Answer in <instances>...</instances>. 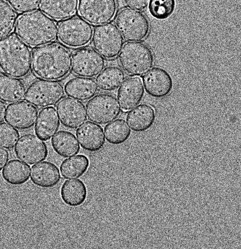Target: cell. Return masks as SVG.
Listing matches in <instances>:
<instances>
[{
	"label": "cell",
	"instance_id": "cell-1",
	"mask_svg": "<svg viewBox=\"0 0 241 249\" xmlns=\"http://www.w3.org/2000/svg\"><path fill=\"white\" fill-rule=\"evenodd\" d=\"M72 54L60 44H49L40 47L32 53V68L41 79L60 80L71 71Z\"/></svg>",
	"mask_w": 241,
	"mask_h": 249
},
{
	"label": "cell",
	"instance_id": "cell-2",
	"mask_svg": "<svg viewBox=\"0 0 241 249\" xmlns=\"http://www.w3.org/2000/svg\"><path fill=\"white\" fill-rule=\"evenodd\" d=\"M18 37L32 48L51 44L58 37V26L43 12L34 11L20 16L16 24Z\"/></svg>",
	"mask_w": 241,
	"mask_h": 249
},
{
	"label": "cell",
	"instance_id": "cell-3",
	"mask_svg": "<svg viewBox=\"0 0 241 249\" xmlns=\"http://www.w3.org/2000/svg\"><path fill=\"white\" fill-rule=\"evenodd\" d=\"M31 68V51L18 36L12 35L0 40V69L4 73L22 78Z\"/></svg>",
	"mask_w": 241,
	"mask_h": 249
},
{
	"label": "cell",
	"instance_id": "cell-4",
	"mask_svg": "<svg viewBox=\"0 0 241 249\" xmlns=\"http://www.w3.org/2000/svg\"><path fill=\"white\" fill-rule=\"evenodd\" d=\"M118 60L124 71L132 76L145 75L154 64L152 51L141 42L127 43L122 48Z\"/></svg>",
	"mask_w": 241,
	"mask_h": 249
},
{
	"label": "cell",
	"instance_id": "cell-5",
	"mask_svg": "<svg viewBox=\"0 0 241 249\" xmlns=\"http://www.w3.org/2000/svg\"><path fill=\"white\" fill-rule=\"evenodd\" d=\"M116 25L124 38L130 42L143 41L150 31V24L146 16L140 11L130 9L119 12Z\"/></svg>",
	"mask_w": 241,
	"mask_h": 249
},
{
	"label": "cell",
	"instance_id": "cell-6",
	"mask_svg": "<svg viewBox=\"0 0 241 249\" xmlns=\"http://www.w3.org/2000/svg\"><path fill=\"white\" fill-rule=\"evenodd\" d=\"M93 34L91 24L83 18H69L60 22L58 25L60 42L69 48H80L87 46L92 39Z\"/></svg>",
	"mask_w": 241,
	"mask_h": 249
},
{
	"label": "cell",
	"instance_id": "cell-7",
	"mask_svg": "<svg viewBox=\"0 0 241 249\" xmlns=\"http://www.w3.org/2000/svg\"><path fill=\"white\" fill-rule=\"evenodd\" d=\"M65 95L63 85L55 80H38L27 89L25 99L35 107L42 108L58 104Z\"/></svg>",
	"mask_w": 241,
	"mask_h": 249
},
{
	"label": "cell",
	"instance_id": "cell-8",
	"mask_svg": "<svg viewBox=\"0 0 241 249\" xmlns=\"http://www.w3.org/2000/svg\"><path fill=\"white\" fill-rule=\"evenodd\" d=\"M92 39L96 51L109 59L119 55L124 44L123 36L112 23L97 25L94 29Z\"/></svg>",
	"mask_w": 241,
	"mask_h": 249
},
{
	"label": "cell",
	"instance_id": "cell-9",
	"mask_svg": "<svg viewBox=\"0 0 241 249\" xmlns=\"http://www.w3.org/2000/svg\"><path fill=\"white\" fill-rule=\"evenodd\" d=\"M86 111L89 120L101 125L115 121L121 112L116 97L108 93L93 97L87 104Z\"/></svg>",
	"mask_w": 241,
	"mask_h": 249
},
{
	"label": "cell",
	"instance_id": "cell-10",
	"mask_svg": "<svg viewBox=\"0 0 241 249\" xmlns=\"http://www.w3.org/2000/svg\"><path fill=\"white\" fill-rule=\"evenodd\" d=\"M117 9L116 0H79L78 12L85 21L100 25L112 21Z\"/></svg>",
	"mask_w": 241,
	"mask_h": 249
},
{
	"label": "cell",
	"instance_id": "cell-11",
	"mask_svg": "<svg viewBox=\"0 0 241 249\" xmlns=\"http://www.w3.org/2000/svg\"><path fill=\"white\" fill-rule=\"evenodd\" d=\"M106 64L104 57L92 48L81 49L72 56V71L80 77H96L103 71Z\"/></svg>",
	"mask_w": 241,
	"mask_h": 249
},
{
	"label": "cell",
	"instance_id": "cell-12",
	"mask_svg": "<svg viewBox=\"0 0 241 249\" xmlns=\"http://www.w3.org/2000/svg\"><path fill=\"white\" fill-rule=\"evenodd\" d=\"M16 157L27 164L34 165L46 160L48 154L46 142L32 134L20 138L15 149Z\"/></svg>",
	"mask_w": 241,
	"mask_h": 249
},
{
	"label": "cell",
	"instance_id": "cell-13",
	"mask_svg": "<svg viewBox=\"0 0 241 249\" xmlns=\"http://www.w3.org/2000/svg\"><path fill=\"white\" fill-rule=\"evenodd\" d=\"M38 111L34 106L26 101H19L7 106L5 121L14 128L25 130L36 123Z\"/></svg>",
	"mask_w": 241,
	"mask_h": 249
},
{
	"label": "cell",
	"instance_id": "cell-14",
	"mask_svg": "<svg viewBox=\"0 0 241 249\" xmlns=\"http://www.w3.org/2000/svg\"><path fill=\"white\" fill-rule=\"evenodd\" d=\"M60 121L65 127L77 129L87 121L86 108L81 101L71 97L64 98L56 107Z\"/></svg>",
	"mask_w": 241,
	"mask_h": 249
},
{
	"label": "cell",
	"instance_id": "cell-15",
	"mask_svg": "<svg viewBox=\"0 0 241 249\" xmlns=\"http://www.w3.org/2000/svg\"><path fill=\"white\" fill-rule=\"evenodd\" d=\"M142 81L146 92L155 99H164L173 90L172 77L164 69H151L145 74Z\"/></svg>",
	"mask_w": 241,
	"mask_h": 249
},
{
	"label": "cell",
	"instance_id": "cell-16",
	"mask_svg": "<svg viewBox=\"0 0 241 249\" xmlns=\"http://www.w3.org/2000/svg\"><path fill=\"white\" fill-rule=\"evenodd\" d=\"M145 89L140 77H129L124 81L117 92V101L124 112L135 108L143 100Z\"/></svg>",
	"mask_w": 241,
	"mask_h": 249
},
{
	"label": "cell",
	"instance_id": "cell-17",
	"mask_svg": "<svg viewBox=\"0 0 241 249\" xmlns=\"http://www.w3.org/2000/svg\"><path fill=\"white\" fill-rule=\"evenodd\" d=\"M76 137L81 148L89 152H99L105 144L103 128L91 121L77 129Z\"/></svg>",
	"mask_w": 241,
	"mask_h": 249
},
{
	"label": "cell",
	"instance_id": "cell-18",
	"mask_svg": "<svg viewBox=\"0 0 241 249\" xmlns=\"http://www.w3.org/2000/svg\"><path fill=\"white\" fill-rule=\"evenodd\" d=\"M79 0H40V9L48 17L64 20L75 16Z\"/></svg>",
	"mask_w": 241,
	"mask_h": 249
},
{
	"label": "cell",
	"instance_id": "cell-19",
	"mask_svg": "<svg viewBox=\"0 0 241 249\" xmlns=\"http://www.w3.org/2000/svg\"><path fill=\"white\" fill-rule=\"evenodd\" d=\"M35 125V133L41 140L47 142L58 131L60 121L55 108H44L39 113Z\"/></svg>",
	"mask_w": 241,
	"mask_h": 249
},
{
	"label": "cell",
	"instance_id": "cell-20",
	"mask_svg": "<svg viewBox=\"0 0 241 249\" xmlns=\"http://www.w3.org/2000/svg\"><path fill=\"white\" fill-rule=\"evenodd\" d=\"M156 113L152 106L141 104L128 113L126 121L133 132L142 133L149 130L155 123Z\"/></svg>",
	"mask_w": 241,
	"mask_h": 249
},
{
	"label": "cell",
	"instance_id": "cell-21",
	"mask_svg": "<svg viewBox=\"0 0 241 249\" xmlns=\"http://www.w3.org/2000/svg\"><path fill=\"white\" fill-rule=\"evenodd\" d=\"M96 81L90 77H76L64 86L66 95L80 101H87L95 97L99 91Z\"/></svg>",
	"mask_w": 241,
	"mask_h": 249
},
{
	"label": "cell",
	"instance_id": "cell-22",
	"mask_svg": "<svg viewBox=\"0 0 241 249\" xmlns=\"http://www.w3.org/2000/svg\"><path fill=\"white\" fill-rule=\"evenodd\" d=\"M31 178L36 186L49 189L59 184L61 175L58 167L54 164L44 161L32 167Z\"/></svg>",
	"mask_w": 241,
	"mask_h": 249
},
{
	"label": "cell",
	"instance_id": "cell-23",
	"mask_svg": "<svg viewBox=\"0 0 241 249\" xmlns=\"http://www.w3.org/2000/svg\"><path fill=\"white\" fill-rule=\"evenodd\" d=\"M60 195L61 199L66 205L79 207L86 201L87 188L80 179H70L64 183L61 188Z\"/></svg>",
	"mask_w": 241,
	"mask_h": 249
},
{
	"label": "cell",
	"instance_id": "cell-24",
	"mask_svg": "<svg viewBox=\"0 0 241 249\" xmlns=\"http://www.w3.org/2000/svg\"><path fill=\"white\" fill-rule=\"evenodd\" d=\"M26 88L21 80L9 75H0V100L15 103L25 99Z\"/></svg>",
	"mask_w": 241,
	"mask_h": 249
},
{
	"label": "cell",
	"instance_id": "cell-25",
	"mask_svg": "<svg viewBox=\"0 0 241 249\" xmlns=\"http://www.w3.org/2000/svg\"><path fill=\"white\" fill-rule=\"evenodd\" d=\"M51 145L55 152L64 158L75 156L80 150L74 134L65 130H60L52 137Z\"/></svg>",
	"mask_w": 241,
	"mask_h": 249
},
{
	"label": "cell",
	"instance_id": "cell-26",
	"mask_svg": "<svg viewBox=\"0 0 241 249\" xmlns=\"http://www.w3.org/2000/svg\"><path fill=\"white\" fill-rule=\"evenodd\" d=\"M31 169L26 163L15 159L6 164L2 176L4 180L11 185H22L29 180Z\"/></svg>",
	"mask_w": 241,
	"mask_h": 249
},
{
	"label": "cell",
	"instance_id": "cell-27",
	"mask_svg": "<svg viewBox=\"0 0 241 249\" xmlns=\"http://www.w3.org/2000/svg\"><path fill=\"white\" fill-rule=\"evenodd\" d=\"M126 79L125 72L117 67L104 69L96 77L98 88L102 91H113L120 87Z\"/></svg>",
	"mask_w": 241,
	"mask_h": 249
},
{
	"label": "cell",
	"instance_id": "cell-28",
	"mask_svg": "<svg viewBox=\"0 0 241 249\" xmlns=\"http://www.w3.org/2000/svg\"><path fill=\"white\" fill-rule=\"evenodd\" d=\"M89 165L88 157L81 154L64 160L60 165V171L65 179L79 178L86 173Z\"/></svg>",
	"mask_w": 241,
	"mask_h": 249
},
{
	"label": "cell",
	"instance_id": "cell-29",
	"mask_svg": "<svg viewBox=\"0 0 241 249\" xmlns=\"http://www.w3.org/2000/svg\"><path fill=\"white\" fill-rule=\"evenodd\" d=\"M106 140L109 143L119 145L128 141L131 134V129L123 119L115 120L105 126Z\"/></svg>",
	"mask_w": 241,
	"mask_h": 249
},
{
	"label": "cell",
	"instance_id": "cell-30",
	"mask_svg": "<svg viewBox=\"0 0 241 249\" xmlns=\"http://www.w3.org/2000/svg\"><path fill=\"white\" fill-rule=\"evenodd\" d=\"M17 22V14L6 0H0V40L14 32Z\"/></svg>",
	"mask_w": 241,
	"mask_h": 249
},
{
	"label": "cell",
	"instance_id": "cell-31",
	"mask_svg": "<svg viewBox=\"0 0 241 249\" xmlns=\"http://www.w3.org/2000/svg\"><path fill=\"white\" fill-rule=\"evenodd\" d=\"M149 11L151 15L159 20H165L174 14L176 0H150Z\"/></svg>",
	"mask_w": 241,
	"mask_h": 249
},
{
	"label": "cell",
	"instance_id": "cell-32",
	"mask_svg": "<svg viewBox=\"0 0 241 249\" xmlns=\"http://www.w3.org/2000/svg\"><path fill=\"white\" fill-rule=\"evenodd\" d=\"M20 135L18 130L5 122L0 124V147L6 149L14 148Z\"/></svg>",
	"mask_w": 241,
	"mask_h": 249
},
{
	"label": "cell",
	"instance_id": "cell-33",
	"mask_svg": "<svg viewBox=\"0 0 241 249\" xmlns=\"http://www.w3.org/2000/svg\"><path fill=\"white\" fill-rule=\"evenodd\" d=\"M8 1L16 11L22 14L35 11L40 5V0H8Z\"/></svg>",
	"mask_w": 241,
	"mask_h": 249
},
{
	"label": "cell",
	"instance_id": "cell-34",
	"mask_svg": "<svg viewBox=\"0 0 241 249\" xmlns=\"http://www.w3.org/2000/svg\"><path fill=\"white\" fill-rule=\"evenodd\" d=\"M150 0H125L129 9L138 11H144L148 7Z\"/></svg>",
	"mask_w": 241,
	"mask_h": 249
},
{
	"label": "cell",
	"instance_id": "cell-35",
	"mask_svg": "<svg viewBox=\"0 0 241 249\" xmlns=\"http://www.w3.org/2000/svg\"><path fill=\"white\" fill-rule=\"evenodd\" d=\"M10 154L6 149L0 147V171L7 164L9 160Z\"/></svg>",
	"mask_w": 241,
	"mask_h": 249
},
{
	"label": "cell",
	"instance_id": "cell-36",
	"mask_svg": "<svg viewBox=\"0 0 241 249\" xmlns=\"http://www.w3.org/2000/svg\"><path fill=\"white\" fill-rule=\"evenodd\" d=\"M6 112V106L2 101L0 100V124L5 120Z\"/></svg>",
	"mask_w": 241,
	"mask_h": 249
}]
</instances>
